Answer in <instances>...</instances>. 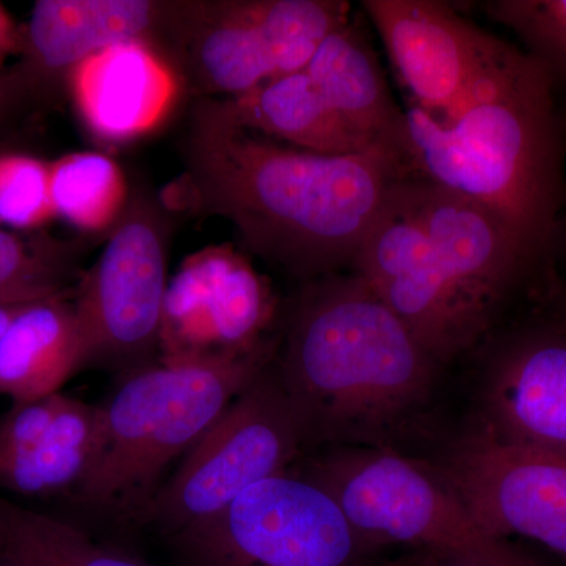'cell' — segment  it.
<instances>
[{
    "label": "cell",
    "instance_id": "6da1fadb",
    "mask_svg": "<svg viewBox=\"0 0 566 566\" xmlns=\"http://www.w3.org/2000/svg\"><path fill=\"white\" fill-rule=\"evenodd\" d=\"M178 205L221 216L249 252L297 277L352 266L411 169L385 153L322 155L253 133L218 99L193 107L182 144Z\"/></svg>",
    "mask_w": 566,
    "mask_h": 566
},
{
    "label": "cell",
    "instance_id": "7a4b0ae2",
    "mask_svg": "<svg viewBox=\"0 0 566 566\" xmlns=\"http://www.w3.org/2000/svg\"><path fill=\"white\" fill-rule=\"evenodd\" d=\"M274 368L305 444L389 447L428 403L441 365L353 273L304 290Z\"/></svg>",
    "mask_w": 566,
    "mask_h": 566
},
{
    "label": "cell",
    "instance_id": "3957f363",
    "mask_svg": "<svg viewBox=\"0 0 566 566\" xmlns=\"http://www.w3.org/2000/svg\"><path fill=\"white\" fill-rule=\"evenodd\" d=\"M553 82L542 63L512 46L449 120L405 111L412 175L485 205L542 255L562 199Z\"/></svg>",
    "mask_w": 566,
    "mask_h": 566
},
{
    "label": "cell",
    "instance_id": "277c9868",
    "mask_svg": "<svg viewBox=\"0 0 566 566\" xmlns=\"http://www.w3.org/2000/svg\"><path fill=\"white\" fill-rule=\"evenodd\" d=\"M279 340L237 359L145 365L102 406L103 433L91 471L76 488L85 505L133 512L150 502L170 464L182 458L238 395L273 364Z\"/></svg>",
    "mask_w": 566,
    "mask_h": 566
},
{
    "label": "cell",
    "instance_id": "5b68a950",
    "mask_svg": "<svg viewBox=\"0 0 566 566\" xmlns=\"http://www.w3.org/2000/svg\"><path fill=\"white\" fill-rule=\"evenodd\" d=\"M301 476L326 491L368 545L475 566H546L513 539L488 531L433 465L389 447H334Z\"/></svg>",
    "mask_w": 566,
    "mask_h": 566
},
{
    "label": "cell",
    "instance_id": "8992f818",
    "mask_svg": "<svg viewBox=\"0 0 566 566\" xmlns=\"http://www.w3.org/2000/svg\"><path fill=\"white\" fill-rule=\"evenodd\" d=\"M349 13L345 0L174 2L159 50L193 92L237 98L305 70Z\"/></svg>",
    "mask_w": 566,
    "mask_h": 566
},
{
    "label": "cell",
    "instance_id": "52a82bcc",
    "mask_svg": "<svg viewBox=\"0 0 566 566\" xmlns=\"http://www.w3.org/2000/svg\"><path fill=\"white\" fill-rule=\"evenodd\" d=\"M304 446L273 360L182 457L136 520L169 538L218 515L256 483L290 472Z\"/></svg>",
    "mask_w": 566,
    "mask_h": 566
},
{
    "label": "cell",
    "instance_id": "ba28073f",
    "mask_svg": "<svg viewBox=\"0 0 566 566\" xmlns=\"http://www.w3.org/2000/svg\"><path fill=\"white\" fill-rule=\"evenodd\" d=\"M169 542L180 566H375L378 554L326 491L292 472Z\"/></svg>",
    "mask_w": 566,
    "mask_h": 566
},
{
    "label": "cell",
    "instance_id": "9c48e42d",
    "mask_svg": "<svg viewBox=\"0 0 566 566\" xmlns=\"http://www.w3.org/2000/svg\"><path fill=\"white\" fill-rule=\"evenodd\" d=\"M169 223L147 196H134L111 230L109 241L77 283L73 304L87 364L129 365L158 352L167 292Z\"/></svg>",
    "mask_w": 566,
    "mask_h": 566
},
{
    "label": "cell",
    "instance_id": "30bf717a",
    "mask_svg": "<svg viewBox=\"0 0 566 566\" xmlns=\"http://www.w3.org/2000/svg\"><path fill=\"white\" fill-rule=\"evenodd\" d=\"M277 315L270 281L233 245L186 256L167 283L158 353L161 364L237 359L260 348Z\"/></svg>",
    "mask_w": 566,
    "mask_h": 566
},
{
    "label": "cell",
    "instance_id": "8fae6325",
    "mask_svg": "<svg viewBox=\"0 0 566 566\" xmlns=\"http://www.w3.org/2000/svg\"><path fill=\"white\" fill-rule=\"evenodd\" d=\"M403 192L428 234L465 338L475 348L542 253L497 212L469 197L416 175L403 182Z\"/></svg>",
    "mask_w": 566,
    "mask_h": 566
},
{
    "label": "cell",
    "instance_id": "7c38bea8",
    "mask_svg": "<svg viewBox=\"0 0 566 566\" xmlns=\"http://www.w3.org/2000/svg\"><path fill=\"white\" fill-rule=\"evenodd\" d=\"M363 9L409 96V107L446 122L499 65L512 44L438 0H364Z\"/></svg>",
    "mask_w": 566,
    "mask_h": 566
},
{
    "label": "cell",
    "instance_id": "4fadbf2b",
    "mask_svg": "<svg viewBox=\"0 0 566 566\" xmlns=\"http://www.w3.org/2000/svg\"><path fill=\"white\" fill-rule=\"evenodd\" d=\"M433 468L488 531L566 562V457L504 446L479 428Z\"/></svg>",
    "mask_w": 566,
    "mask_h": 566
},
{
    "label": "cell",
    "instance_id": "5bb4252c",
    "mask_svg": "<svg viewBox=\"0 0 566 566\" xmlns=\"http://www.w3.org/2000/svg\"><path fill=\"white\" fill-rule=\"evenodd\" d=\"M403 182L354 256L353 273L385 301L436 363L444 365L472 348L428 234L406 200Z\"/></svg>",
    "mask_w": 566,
    "mask_h": 566
},
{
    "label": "cell",
    "instance_id": "9a60e30c",
    "mask_svg": "<svg viewBox=\"0 0 566 566\" xmlns=\"http://www.w3.org/2000/svg\"><path fill=\"white\" fill-rule=\"evenodd\" d=\"M480 430L501 444L566 457V334L524 331L497 349L483 386Z\"/></svg>",
    "mask_w": 566,
    "mask_h": 566
},
{
    "label": "cell",
    "instance_id": "2e32d148",
    "mask_svg": "<svg viewBox=\"0 0 566 566\" xmlns=\"http://www.w3.org/2000/svg\"><path fill=\"white\" fill-rule=\"evenodd\" d=\"M174 2L153 0H39L22 29L21 69L6 77L11 95L21 88L69 80L74 66L114 44L148 41L156 48L169 25Z\"/></svg>",
    "mask_w": 566,
    "mask_h": 566
},
{
    "label": "cell",
    "instance_id": "e0dca14e",
    "mask_svg": "<svg viewBox=\"0 0 566 566\" xmlns=\"http://www.w3.org/2000/svg\"><path fill=\"white\" fill-rule=\"evenodd\" d=\"M69 82L82 120L107 144L155 132L172 111L180 87L172 62L148 41L104 48L74 66Z\"/></svg>",
    "mask_w": 566,
    "mask_h": 566
},
{
    "label": "cell",
    "instance_id": "ac0fdd59",
    "mask_svg": "<svg viewBox=\"0 0 566 566\" xmlns=\"http://www.w3.org/2000/svg\"><path fill=\"white\" fill-rule=\"evenodd\" d=\"M305 71L368 150L409 167L405 111L390 95L374 48L352 21L322 41Z\"/></svg>",
    "mask_w": 566,
    "mask_h": 566
},
{
    "label": "cell",
    "instance_id": "d6986e66",
    "mask_svg": "<svg viewBox=\"0 0 566 566\" xmlns=\"http://www.w3.org/2000/svg\"><path fill=\"white\" fill-rule=\"evenodd\" d=\"M73 293L35 301L0 342V394L29 403L61 394L87 365Z\"/></svg>",
    "mask_w": 566,
    "mask_h": 566
},
{
    "label": "cell",
    "instance_id": "ffe728a7",
    "mask_svg": "<svg viewBox=\"0 0 566 566\" xmlns=\"http://www.w3.org/2000/svg\"><path fill=\"white\" fill-rule=\"evenodd\" d=\"M218 102L237 125L292 147L322 155L375 153L348 128L305 70Z\"/></svg>",
    "mask_w": 566,
    "mask_h": 566
},
{
    "label": "cell",
    "instance_id": "44dd1931",
    "mask_svg": "<svg viewBox=\"0 0 566 566\" xmlns=\"http://www.w3.org/2000/svg\"><path fill=\"white\" fill-rule=\"evenodd\" d=\"M102 433V406L61 395L54 420L39 444L0 464V491L44 495L76 490L95 463Z\"/></svg>",
    "mask_w": 566,
    "mask_h": 566
},
{
    "label": "cell",
    "instance_id": "7402d4cb",
    "mask_svg": "<svg viewBox=\"0 0 566 566\" xmlns=\"http://www.w3.org/2000/svg\"><path fill=\"white\" fill-rule=\"evenodd\" d=\"M0 564L9 566H155L104 545L69 521L0 494Z\"/></svg>",
    "mask_w": 566,
    "mask_h": 566
},
{
    "label": "cell",
    "instance_id": "603a6c76",
    "mask_svg": "<svg viewBox=\"0 0 566 566\" xmlns=\"http://www.w3.org/2000/svg\"><path fill=\"white\" fill-rule=\"evenodd\" d=\"M55 216L84 232L114 229L128 205L125 174L103 153H71L51 163Z\"/></svg>",
    "mask_w": 566,
    "mask_h": 566
},
{
    "label": "cell",
    "instance_id": "cb8c5ba5",
    "mask_svg": "<svg viewBox=\"0 0 566 566\" xmlns=\"http://www.w3.org/2000/svg\"><path fill=\"white\" fill-rule=\"evenodd\" d=\"M73 273L63 244L44 234L24 237L0 229V304L73 293Z\"/></svg>",
    "mask_w": 566,
    "mask_h": 566
},
{
    "label": "cell",
    "instance_id": "d4e9b609",
    "mask_svg": "<svg viewBox=\"0 0 566 566\" xmlns=\"http://www.w3.org/2000/svg\"><path fill=\"white\" fill-rule=\"evenodd\" d=\"M485 10L516 33L553 80L566 81V0H494Z\"/></svg>",
    "mask_w": 566,
    "mask_h": 566
},
{
    "label": "cell",
    "instance_id": "484cf974",
    "mask_svg": "<svg viewBox=\"0 0 566 566\" xmlns=\"http://www.w3.org/2000/svg\"><path fill=\"white\" fill-rule=\"evenodd\" d=\"M54 218L51 164L28 155H0V222L32 230Z\"/></svg>",
    "mask_w": 566,
    "mask_h": 566
},
{
    "label": "cell",
    "instance_id": "4316f807",
    "mask_svg": "<svg viewBox=\"0 0 566 566\" xmlns=\"http://www.w3.org/2000/svg\"><path fill=\"white\" fill-rule=\"evenodd\" d=\"M62 394L29 403H13L0 416V464L33 449L50 430Z\"/></svg>",
    "mask_w": 566,
    "mask_h": 566
},
{
    "label": "cell",
    "instance_id": "83f0119b",
    "mask_svg": "<svg viewBox=\"0 0 566 566\" xmlns=\"http://www.w3.org/2000/svg\"><path fill=\"white\" fill-rule=\"evenodd\" d=\"M22 31L11 20L7 10L0 6V76H2V66L6 59L11 54L21 52Z\"/></svg>",
    "mask_w": 566,
    "mask_h": 566
},
{
    "label": "cell",
    "instance_id": "f1b7e54d",
    "mask_svg": "<svg viewBox=\"0 0 566 566\" xmlns=\"http://www.w3.org/2000/svg\"><path fill=\"white\" fill-rule=\"evenodd\" d=\"M32 303H35V301H31V303L0 304V342H2L3 337L9 334L11 326H13L14 322L24 314L25 308H28Z\"/></svg>",
    "mask_w": 566,
    "mask_h": 566
},
{
    "label": "cell",
    "instance_id": "f546056e",
    "mask_svg": "<svg viewBox=\"0 0 566 566\" xmlns=\"http://www.w3.org/2000/svg\"><path fill=\"white\" fill-rule=\"evenodd\" d=\"M553 323L566 334V292H553Z\"/></svg>",
    "mask_w": 566,
    "mask_h": 566
},
{
    "label": "cell",
    "instance_id": "4dcf8cb0",
    "mask_svg": "<svg viewBox=\"0 0 566 566\" xmlns=\"http://www.w3.org/2000/svg\"><path fill=\"white\" fill-rule=\"evenodd\" d=\"M11 91L9 84H7L6 77L0 76V115H2L3 109L9 106V102L11 99Z\"/></svg>",
    "mask_w": 566,
    "mask_h": 566
},
{
    "label": "cell",
    "instance_id": "1f68e13d",
    "mask_svg": "<svg viewBox=\"0 0 566 566\" xmlns=\"http://www.w3.org/2000/svg\"><path fill=\"white\" fill-rule=\"evenodd\" d=\"M412 566H475V565H465V564H453V562L438 560V558L422 556L420 558L419 564Z\"/></svg>",
    "mask_w": 566,
    "mask_h": 566
},
{
    "label": "cell",
    "instance_id": "d6a6232c",
    "mask_svg": "<svg viewBox=\"0 0 566 566\" xmlns=\"http://www.w3.org/2000/svg\"><path fill=\"white\" fill-rule=\"evenodd\" d=\"M0 566H9V565H3V564H0Z\"/></svg>",
    "mask_w": 566,
    "mask_h": 566
}]
</instances>
